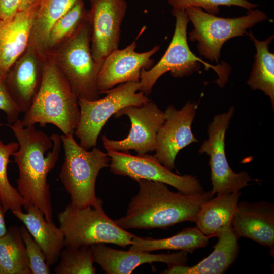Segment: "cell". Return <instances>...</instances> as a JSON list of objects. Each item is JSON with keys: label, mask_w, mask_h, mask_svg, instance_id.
<instances>
[{"label": "cell", "mask_w": 274, "mask_h": 274, "mask_svg": "<svg viewBox=\"0 0 274 274\" xmlns=\"http://www.w3.org/2000/svg\"><path fill=\"white\" fill-rule=\"evenodd\" d=\"M241 194L239 191L217 194L216 197L207 200L195 218L196 226L204 234L212 237L232 226Z\"/></svg>", "instance_id": "obj_22"}, {"label": "cell", "mask_w": 274, "mask_h": 274, "mask_svg": "<svg viewBox=\"0 0 274 274\" xmlns=\"http://www.w3.org/2000/svg\"><path fill=\"white\" fill-rule=\"evenodd\" d=\"M172 13L175 17L176 23L171 42L157 64L149 70L141 71L139 91L147 96L151 93L156 81L164 73L169 72L177 78L188 76L198 71L201 64L206 69L212 68L215 71L219 77L216 83L224 87L228 81L230 66L225 63L211 65L197 57L190 49L187 42V28L189 19L185 10L172 9Z\"/></svg>", "instance_id": "obj_6"}, {"label": "cell", "mask_w": 274, "mask_h": 274, "mask_svg": "<svg viewBox=\"0 0 274 274\" xmlns=\"http://www.w3.org/2000/svg\"><path fill=\"white\" fill-rule=\"evenodd\" d=\"M232 227L239 237L251 239L274 251V205L265 201L238 202Z\"/></svg>", "instance_id": "obj_18"}, {"label": "cell", "mask_w": 274, "mask_h": 274, "mask_svg": "<svg viewBox=\"0 0 274 274\" xmlns=\"http://www.w3.org/2000/svg\"><path fill=\"white\" fill-rule=\"evenodd\" d=\"M210 236L204 234L196 226L186 228L171 237L161 239L143 238L136 236L129 250L150 252L160 250L184 251L192 253L207 246Z\"/></svg>", "instance_id": "obj_24"}, {"label": "cell", "mask_w": 274, "mask_h": 274, "mask_svg": "<svg viewBox=\"0 0 274 274\" xmlns=\"http://www.w3.org/2000/svg\"><path fill=\"white\" fill-rule=\"evenodd\" d=\"M172 9L185 10L195 7L203 9L207 13L216 15L219 13L221 6H236L250 10L256 8L258 5L247 0H168Z\"/></svg>", "instance_id": "obj_30"}, {"label": "cell", "mask_w": 274, "mask_h": 274, "mask_svg": "<svg viewBox=\"0 0 274 274\" xmlns=\"http://www.w3.org/2000/svg\"><path fill=\"white\" fill-rule=\"evenodd\" d=\"M126 115L130 119L131 128L128 135L121 140H113L102 135L106 150L129 152L134 150L138 155L155 151L156 136L164 122V112L153 101L149 100L141 106H127L118 111L115 118Z\"/></svg>", "instance_id": "obj_12"}, {"label": "cell", "mask_w": 274, "mask_h": 274, "mask_svg": "<svg viewBox=\"0 0 274 274\" xmlns=\"http://www.w3.org/2000/svg\"><path fill=\"white\" fill-rule=\"evenodd\" d=\"M136 40L123 49H117L104 60L99 71L97 85L100 94L104 93L116 85L127 82H140L143 69L149 70L154 64L151 57L159 49L155 46L142 53L135 51Z\"/></svg>", "instance_id": "obj_15"}, {"label": "cell", "mask_w": 274, "mask_h": 274, "mask_svg": "<svg viewBox=\"0 0 274 274\" xmlns=\"http://www.w3.org/2000/svg\"><path fill=\"white\" fill-rule=\"evenodd\" d=\"M60 136L64 159L59 177L71 203L79 208L97 206L101 198L96 195V179L99 172L109 166L110 157L96 147L90 151L83 148L73 134Z\"/></svg>", "instance_id": "obj_4"}, {"label": "cell", "mask_w": 274, "mask_h": 274, "mask_svg": "<svg viewBox=\"0 0 274 274\" xmlns=\"http://www.w3.org/2000/svg\"><path fill=\"white\" fill-rule=\"evenodd\" d=\"M21 120L24 127L51 124L63 134H74L80 119L78 97L66 78L52 60L44 64L39 89Z\"/></svg>", "instance_id": "obj_3"}, {"label": "cell", "mask_w": 274, "mask_h": 274, "mask_svg": "<svg viewBox=\"0 0 274 274\" xmlns=\"http://www.w3.org/2000/svg\"><path fill=\"white\" fill-rule=\"evenodd\" d=\"M247 35L253 41L256 53L247 84L253 90H260L269 96L274 109V54L269 51L273 38L271 35L264 41L257 40L252 31Z\"/></svg>", "instance_id": "obj_25"}, {"label": "cell", "mask_w": 274, "mask_h": 274, "mask_svg": "<svg viewBox=\"0 0 274 274\" xmlns=\"http://www.w3.org/2000/svg\"><path fill=\"white\" fill-rule=\"evenodd\" d=\"M87 13L83 0H81L57 20L49 32L47 51L61 44L71 37L85 19Z\"/></svg>", "instance_id": "obj_29"}, {"label": "cell", "mask_w": 274, "mask_h": 274, "mask_svg": "<svg viewBox=\"0 0 274 274\" xmlns=\"http://www.w3.org/2000/svg\"><path fill=\"white\" fill-rule=\"evenodd\" d=\"M60 261L54 269L56 274H95L94 258L90 246L66 248L61 252Z\"/></svg>", "instance_id": "obj_28"}, {"label": "cell", "mask_w": 274, "mask_h": 274, "mask_svg": "<svg viewBox=\"0 0 274 274\" xmlns=\"http://www.w3.org/2000/svg\"><path fill=\"white\" fill-rule=\"evenodd\" d=\"M101 199L97 206L82 208L69 203L58 215L65 248L104 243L125 248L136 236L118 226L105 213Z\"/></svg>", "instance_id": "obj_5"}, {"label": "cell", "mask_w": 274, "mask_h": 274, "mask_svg": "<svg viewBox=\"0 0 274 274\" xmlns=\"http://www.w3.org/2000/svg\"><path fill=\"white\" fill-rule=\"evenodd\" d=\"M40 0H21L19 11L28 9L39 3Z\"/></svg>", "instance_id": "obj_35"}, {"label": "cell", "mask_w": 274, "mask_h": 274, "mask_svg": "<svg viewBox=\"0 0 274 274\" xmlns=\"http://www.w3.org/2000/svg\"><path fill=\"white\" fill-rule=\"evenodd\" d=\"M185 11L194 26L189 39L197 42L200 55L210 61L219 63L222 46L228 40L247 35V29L268 19L261 10H248L245 15L223 18L209 14L199 7H191Z\"/></svg>", "instance_id": "obj_8"}, {"label": "cell", "mask_w": 274, "mask_h": 274, "mask_svg": "<svg viewBox=\"0 0 274 274\" xmlns=\"http://www.w3.org/2000/svg\"><path fill=\"white\" fill-rule=\"evenodd\" d=\"M80 1H39L28 46L42 58L47 51L48 37L52 26Z\"/></svg>", "instance_id": "obj_23"}, {"label": "cell", "mask_w": 274, "mask_h": 274, "mask_svg": "<svg viewBox=\"0 0 274 274\" xmlns=\"http://www.w3.org/2000/svg\"><path fill=\"white\" fill-rule=\"evenodd\" d=\"M38 4L0 20V76L5 78L29 45Z\"/></svg>", "instance_id": "obj_17"}, {"label": "cell", "mask_w": 274, "mask_h": 274, "mask_svg": "<svg viewBox=\"0 0 274 274\" xmlns=\"http://www.w3.org/2000/svg\"><path fill=\"white\" fill-rule=\"evenodd\" d=\"M5 213L6 212L0 200V237L6 233L8 229L6 227L5 221Z\"/></svg>", "instance_id": "obj_34"}, {"label": "cell", "mask_w": 274, "mask_h": 274, "mask_svg": "<svg viewBox=\"0 0 274 274\" xmlns=\"http://www.w3.org/2000/svg\"><path fill=\"white\" fill-rule=\"evenodd\" d=\"M19 148L18 142L5 144L0 140V200L5 211L22 212L24 200L17 189L10 183L7 174L10 157Z\"/></svg>", "instance_id": "obj_27"}, {"label": "cell", "mask_w": 274, "mask_h": 274, "mask_svg": "<svg viewBox=\"0 0 274 274\" xmlns=\"http://www.w3.org/2000/svg\"><path fill=\"white\" fill-rule=\"evenodd\" d=\"M0 274H1V272H0Z\"/></svg>", "instance_id": "obj_36"}, {"label": "cell", "mask_w": 274, "mask_h": 274, "mask_svg": "<svg viewBox=\"0 0 274 274\" xmlns=\"http://www.w3.org/2000/svg\"><path fill=\"white\" fill-rule=\"evenodd\" d=\"M1 274H32L20 228L10 226L0 237Z\"/></svg>", "instance_id": "obj_26"}, {"label": "cell", "mask_w": 274, "mask_h": 274, "mask_svg": "<svg viewBox=\"0 0 274 274\" xmlns=\"http://www.w3.org/2000/svg\"><path fill=\"white\" fill-rule=\"evenodd\" d=\"M197 108L195 102L189 101L180 110L170 105L164 111L165 119L157 134L154 156L171 170L175 168L179 151L192 143L198 142L192 131Z\"/></svg>", "instance_id": "obj_13"}, {"label": "cell", "mask_w": 274, "mask_h": 274, "mask_svg": "<svg viewBox=\"0 0 274 274\" xmlns=\"http://www.w3.org/2000/svg\"><path fill=\"white\" fill-rule=\"evenodd\" d=\"M110 158V172L135 180L146 179L168 184L185 194L204 192L199 180L191 175H179L163 165L154 156L147 154L132 155L129 152L107 150Z\"/></svg>", "instance_id": "obj_11"}, {"label": "cell", "mask_w": 274, "mask_h": 274, "mask_svg": "<svg viewBox=\"0 0 274 274\" xmlns=\"http://www.w3.org/2000/svg\"><path fill=\"white\" fill-rule=\"evenodd\" d=\"M0 110L3 111L9 123L19 119L21 113L12 97L5 82V78L0 76Z\"/></svg>", "instance_id": "obj_32"}, {"label": "cell", "mask_w": 274, "mask_h": 274, "mask_svg": "<svg viewBox=\"0 0 274 274\" xmlns=\"http://www.w3.org/2000/svg\"><path fill=\"white\" fill-rule=\"evenodd\" d=\"M140 82H127L106 91V96L95 100L78 98L80 116L75 130L79 145L89 150L96 147L98 136L108 120L127 106H141L150 100L139 91Z\"/></svg>", "instance_id": "obj_9"}, {"label": "cell", "mask_w": 274, "mask_h": 274, "mask_svg": "<svg viewBox=\"0 0 274 274\" xmlns=\"http://www.w3.org/2000/svg\"><path fill=\"white\" fill-rule=\"evenodd\" d=\"M21 0H0V20L14 16L18 11Z\"/></svg>", "instance_id": "obj_33"}, {"label": "cell", "mask_w": 274, "mask_h": 274, "mask_svg": "<svg viewBox=\"0 0 274 274\" xmlns=\"http://www.w3.org/2000/svg\"><path fill=\"white\" fill-rule=\"evenodd\" d=\"M214 251L195 265H168L162 271L165 274H222L227 271L236 261L239 251V237L232 226L222 230L217 236Z\"/></svg>", "instance_id": "obj_19"}, {"label": "cell", "mask_w": 274, "mask_h": 274, "mask_svg": "<svg viewBox=\"0 0 274 274\" xmlns=\"http://www.w3.org/2000/svg\"><path fill=\"white\" fill-rule=\"evenodd\" d=\"M235 108L216 115L208 124V139L201 145L199 152L210 156L212 193L227 194L239 191L253 180L247 172L235 173L230 167L225 154V134Z\"/></svg>", "instance_id": "obj_10"}, {"label": "cell", "mask_w": 274, "mask_h": 274, "mask_svg": "<svg viewBox=\"0 0 274 274\" xmlns=\"http://www.w3.org/2000/svg\"><path fill=\"white\" fill-rule=\"evenodd\" d=\"M20 231L32 274L50 273L49 265L46 263L45 256L39 245L25 226H21Z\"/></svg>", "instance_id": "obj_31"}, {"label": "cell", "mask_w": 274, "mask_h": 274, "mask_svg": "<svg viewBox=\"0 0 274 274\" xmlns=\"http://www.w3.org/2000/svg\"><path fill=\"white\" fill-rule=\"evenodd\" d=\"M8 126L19 143V148L12 155L19 176L17 190L24 200V208L34 206L52 222L53 209L47 175L55 166L61 151V136L53 133L50 137L35 125L24 127L21 120Z\"/></svg>", "instance_id": "obj_1"}, {"label": "cell", "mask_w": 274, "mask_h": 274, "mask_svg": "<svg viewBox=\"0 0 274 274\" xmlns=\"http://www.w3.org/2000/svg\"><path fill=\"white\" fill-rule=\"evenodd\" d=\"M26 52L17 61L14 69L7 75L6 85L21 113L30 108L39 89L42 78L36 51L28 46Z\"/></svg>", "instance_id": "obj_20"}, {"label": "cell", "mask_w": 274, "mask_h": 274, "mask_svg": "<svg viewBox=\"0 0 274 274\" xmlns=\"http://www.w3.org/2000/svg\"><path fill=\"white\" fill-rule=\"evenodd\" d=\"M89 1L91 53L95 61L102 64L111 52L118 49L121 25L127 6L125 0Z\"/></svg>", "instance_id": "obj_14"}, {"label": "cell", "mask_w": 274, "mask_h": 274, "mask_svg": "<svg viewBox=\"0 0 274 274\" xmlns=\"http://www.w3.org/2000/svg\"><path fill=\"white\" fill-rule=\"evenodd\" d=\"M91 26L87 15L75 31L51 55L78 98L97 100V85L101 64L94 60L91 50Z\"/></svg>", "instance_id": "obj_7"}, {"label": "cell", "mask_w": 274, "mask_h": 274, "mask_svg": "<svg viewBox=\"0 0 274 274\" xmlns=\"http://www.w3.org/2000/svg\"><path fill=\"white\" fill-rule=\"evenodd\" d=\"M23 212L13 214L21 221L42 250L46 261L49 266L59 260L64 247V237L59 227L46 220L44 214L38 208L30 206Z\"/></svg>", "instance_id": "obj_21"}, {"label": "cell", "mask_w": 274, "mask_h": 274, "mask_svg": "<svg viewBox=\"0 0 274 274\" xmlns=\"http://www.w3.org/2000/svg\"><path fill=\"white\" fill-rule=\"evenodd\" d=\"M138 193L126 215L114 220L122 229L166 228L185 221L194 222L201 207L214 194L212 191L185 194L174 192L163 183L139 179Z\"/></svg>", "instance_id": "obj_2"}, {"label": "cell", "mask_w": 274, "mask_h": 274, "mask_svg": "<svg viewBox=\"0 0 274 274\" xmlns=\"http://www.w3.org/2000/svg\"><path fill=\"white\" fill-rule=\"evenodd\" d=\"M94 261L107 274H130L139 266L153 262H162L167 265H185L188 252L184 251L171 254H151L150 252L113 249L104 243L90 246Z\"/></svg>", "instance_id": "obj_16"}]
</instances>
